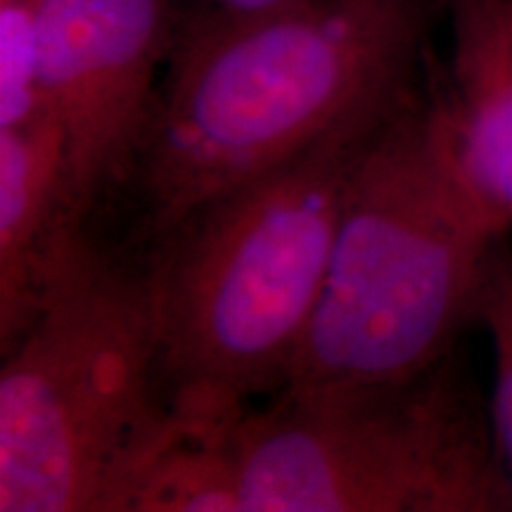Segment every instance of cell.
I'll list each match as a JSON object with an SVG mask.
<instances>
[{
  "instance_id": "obj_6",
  "label": "cell",
  "mask_w": 512,
  "mask_h": 512,
  "mask_svg": "<svg viewBox=\"0 0 512 512\" xmlns=\"http://www.w3.org/2000/svg\"><path fill=\"white\" fill-rule=\"evenodd\" d=\"M41 91L64 140L74 226L131 183L171 53V0H36Z\"/></svg>"
},
{
  "instance_id": "obj_8",
  "label": "cell",
  "mask_w": 512,
  "mask_h": 512,
  "mask_svg": "<svg viewBox=\"0 0 512 512\" xmlns=\"http://www.w3.org/2000/svg\"><path fill=\"white\" fill-rule=\"evenodd\" d=\"M64 140L57 121L0 128V351L8 354L41 306L48 275L69 240Z\"/></svg>"
},
{
  "instance_id": "obj_9",
  "label": "cell",
  "mask_w": 512,
  "mask_h": 512,
  "mask_svg": "<svg viewBox=\"0 0 512 512\" xmlns=\"http://www.w3.org/2000/svg\"><path fill=\"white\" fill-rule=\"evenodd\" d=\"M233 432L209 437L185 430L147 467L131 512H242Z\"/></svg>"
},
{
  "instance_id": "obj_5",
  "label": "cell",
  "mask_w": 512,
  "mask_h": 512,
  "mask_svg": "<svg viewBox=\"0 0 512 512\" xmlns=\"http://www.w3.org/2000/svg\"><path fill=\"white\" fill-rule=\"evenodd\" d=\"M242 512H512L491 403L460 344L420 373L292 382L233 432Z\"/></svg>"
},
{
  "instance_id": "obj_4",
  "label": "cell",
  "mask_w": 512,
  "mask_h": 512,
  "mask_svg": "<svg viewBox=\"0 0 512 512\" xmlns=\"http://www.w3.org/2000/svg\"><path fill=\"white\" fill-rule=\"evenodd\" d=\"M498 238L448 169L425 83L358 169L287 384L399 380L441 361L477 320Z\"/></svg>"
},
{
  "instance_id": "obj_1",
  "label": "cell",
  "mask_w": 512,
  "mask_h": 512,
  "mask_svg": "<svg viewBox=\"0 0 512 512\" xmlns=\"http://www.w3.org/2000/svg\"><path fill=\"white\" fill-rule=\"evenodd\" d=\"M434 0L207 8L176 22L140 143L128 249L145 256L202 204L354 114L425 86Z\"/></svg>"
},
{
  "instance_id": "obj_11",
  "label": "cell",
  "mask_w": 512,
  "mask_h": 512,
  "mask_svg": "<svg viewBox=\"0 0 512 512\" xmlns=\"http://www.w3.org/2000/svg\"><path fill=\"white\" fill-rule=\"evenodd\" d=\"M46 114L36 0L0 3V128H27Z\"/></svg>"
},
{
  "instance_id": "obj_7",
  "label": "cell",
  "mask_w": 512,
  "mask_h": 512,
  "mask_svg": "<svg viewBox=\"0 0 512 512\" xmlns=\"http://www.w3.org/2000/svg\"><path fill=\"white\" fill-rule=\"evenodd\" d=\"M446 64L427 76L444 159L494 235L512 230V0H444Z\"/></svg>"
},
{
  "instance_id": "obj_10",
  "label": "cell",
  "mask_w": 512,
  "mask_h": 512,
  "mask_svg": "<svg viewBox=\"0 0 512 512\" xmlns=\"http://www.w3.org/2000/svg\"><path fill=\"white\" fill-rule=\"evenodd\" d=\"M508 235H501L486 256L477 320L489 332L494 349L491 418L503 460L512 475V242Z\"/></svg>"
},
{
  "instance_id": "obj_12",
  "label": "cell",
  "mask_w": 512,
  "mask_h": 512,
  "mask_svg": "<svg viewBox=\"0 0 512 512\" xmlns=\"http://www.w3.org/2000/svg\"><path fill=\"white\" fill-rule=\"evenodd\" d=\"M204 3L209 8H219L226 12H266L304 3V0H204Z\"/></svg>"
},
{
  "instance_id": "obj_13",
  "label": "cell",
  "mask_w": 512,
  "mask_h": 512,
  "mask_svg": "<svg viewBox=\"0 0 512 512\" xmlns=\"http://www.w3.org/2000/svg\"><path fill=\"white\" fill-rule=\"evenodd\" d=\"M0 3H27V0H0Z\"/></svg>"
},
{
  "instance_id": "obj_3",
  "label": "cell",
  "mask_w": 512,
  "mask_h": 512,
  "mask_svg": "<svg viewBox=\"0 0 512 512\" xmlns=\"http://www.w3.org/2000/svg\"><path fill=\"white\" fill-rule=\"evenodd\" d=\"M185 432L159 375L145 259L79 233L0 373V512H131Z\"/></svg>"
},
{
  "instance_id": "obj_2",
  "label": "cell",
  "mask_w": 512,
  "mask_h": 512,
  "mask_svg": "<svg viewBox=\"0 0 512 512\" xmlns=\"http://www.w3.org/2000/svg\"><path fill=\"white\" fill-rule=\"evenodd\" d=\"M422 88L202 204L143 256L162 389L185 430L226 434L254 396L290 380L358 169Z\"/></svg>"
}]
</instances>
